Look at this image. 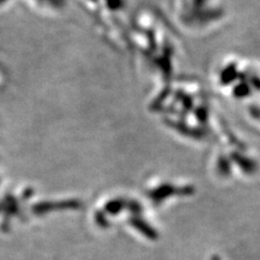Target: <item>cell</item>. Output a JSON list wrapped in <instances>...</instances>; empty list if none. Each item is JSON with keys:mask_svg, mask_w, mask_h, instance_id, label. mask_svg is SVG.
Wrapping results in <instances>:
<instances>
[{"mask_svg": "<svg viewBox=\"0 0 260 260\" xmlns=\"http://www.w3.org/2000/svg\"><path fill=\"white\" fill-rule=\"evenodd\" d=\"M165 126L177 136L190 141H201L211 134L210 103L204 89L191 80L165 84Z\"/></svg>", "mask_w": 260, "mask_h": 260, "instance_id": "1", "label": "cell"}, {"mask_svg": "<svg viewBox=\"0 0 260 260\" xmlns=\"http://www.w3.org/2000/svg\"><path fill=\"white\" fill-rule=\"evenodd\" d=\"M218 91L237 102H250L260 96V62L229 55L218 63L214 73Z\"/></svg>", "mask_w": 260, "mask_h": 260, "instance_id": "2", "label": "cell"}, {"mask_svg": "<svg viewBox=\"0 0 260 260\" xmlns=\"http://www.w3.org/2000/svg\"><path fill=\"white\" fill-rule=\"evenodd\" d=\"M173 14L185 31L202 35L220 26L228 11L218 0H178Z\"/></svg>", "mask_w": 260, "mask_h": 260, "instance_id": "3", "label": "cell"}, {"mask_svg": "<svg viewBox=\"0 0 260 260\" xmlns=\"http://www.w3.org/2000/svg\"><path fill=\"white\" fill-rule=\"evenodd\" d=\"M246 114L250 123L260 132V96L248 103Z\"/></svg>", "mask_w": 260, "mask_h": 260, "instance_id": "4", "label": "cell"}]
</instances>
